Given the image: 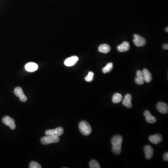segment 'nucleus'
I'll return each mask as SVG.
<instances>
[{
	"mask_svg": "<svg viewBox=\"0 0 168 168\" xmlns=\"http://www.w3.org/2000/svg\"><path fill=\"white\" fill-rule=\"evenodd\" d=\"M123 138L121 135H115L111 139L113 147H112V151L113 153L116 155H120L121 153V146H122Z\"/></svg>",
	"mask_w": 168,
	"mask_h": 168,
	"instance_id": "f257e3e1",
	"label": "nucleus"
},
{
	"mask_svg": "<svg viewBox=\"0 0 168 168\" xmlns=\"http://www.w3.org/2000/svg\"><path fill=\"white\" fill-rule=\"evenodd\" d=\"M79 129L81 134L85 136L90 135L92 131L90 125L85 121H83L79 123Z\"/></svg>",
	"mask_w": 168,
	"mask_h": 168,
	"instance_id": "f03ea898",
	"label": "nucleus"
},
{
	"mask_svg": "<svg viewBox=\"0 0 168 168\" xmlns=\"http://www.w3.org/2000/svg\"><path fill=\"white\" fill-rule=\"evenodd\" d=\"M60 138L59 136H50L46 135L42 137L41 139V142L44 145L49 144L57 143L59 142Z\"/></svg>",
	"mask_w": 168,
	"mask_h": 168,
	"instance_id": "7ed1b4c3",
	"label": "nucleus"
},
{
	"mask_svg": "<svg viewBox=\"0 0 168 168\" xmlns=\"http://www.w3.org/2000/svg\"><path fill=\"white\" fill-rule=\"evenodd\" d=\"M133 41L135 46L137 47H142L144 46L146 43V39L138 34H134V35Z\"/></svg>",
	"mask_w": 168,
	"mask_h": 168,
	"instance_id": "20e7f679",
	"label": "nucleus"
},
{
	"mask_svg": "<svg viewBox=\"0 0 168 168\" xmlns=\"http://www.w3.org/2000/svg\"><path fill=\"white\" fill-rule=\"evenodd\" d=\"M64 133V129L62 127L57 128L54 129H50L45 131L46 135L53 136H60Z\"/></svg>",
	"mask_w": 168,
	"mask_h": 168,
	"instance_id": "39448f33",
	"label": "nucleus"
},
{
	"mask_svg": "<svg viewBox=\"0 0 168 168\" xmlns=\"http://www.w3.org/2000/svg\"><path fill=\"white\" fill-rule=\"evenodd\" d=\"M16 96L19 98L21 102H24L27 101V97L24 93V91L22 88L20 87H17L15 89L13 92Z\"/></svg>",
	"mask_w": 168,
	"mask_h": 168,
	"instance_id": "423d86ee",
	"label": "nucleus"
},
{
	"mask_svg": "<svg viewBox=\"0 0 168 168\" xmlns=\"http://www.w3.org/2000/svg\"><path fill=\"white\" fill-rule=\"evenodd\" d=\"M2 122L5 125L8 126L10 129L14 130L16 128V125L14 119L10 118L9 116H5L2 119Z\"/></svg>",
	"mask_w": 168,
	"mask_h": 168,
	"instance_id": "0eeeda50",
	"label": "nucleus"
},
{
	"mask_svg": "<svg viewBox=\"0 0 168 168\" xmlns=\"http://www.w3.org/2000/svg\"><path fill=\"white\" fill-rule=\"evenodd\" d=\"M163 136L161 134H157L150 135L149 137V140L151 143L155 144H158L159 143H161L163 141Z\"/></svg>",
	"mask_w": 168,
	"mask_h": 168,
	"instance_id": "6e6552de",
	"label": "nucleus"
},
{
	"mask_svg": "<svg viewBox=\"0 0 168 168\" xmlns=\"http://www.w3.org/2000/svg\"><path fill=\"white\" fill-rule=\"evenodd\" d=\"M157 108L161 114H166L168 112V106L165 103L160 102L157 105Z\"/></svg>",
	"mask_w": 168,
	"mask_h": 168,
	"instance_id": "1a4fd4ad",
	"label": "nucleus"
},
{
	"mask_svg": "<svg viewBox=\"0 0 168 168\" xmlns=\"http://www.w3.org/2000/svg\"><path fill=\"white\" fill-rule=\"evenodd\" d=\"M78 60H79V58L78 57L72 56L65 60L64 64L67 66H72L76 65Z\"/></svg>",
	"mask_w": 168,
	"mask_h": 168,
	"instance_id": "9d476101",
	"label": "nucleus"
},
{
	"mask_svg": "<svg viewBox=\"0 0 168 168\" xmlns=\"http://www.w3.org/2000/svg\"><path fill=\"white\" fill-rule=\"evenodd\" d=\"M145 157L147 159L150 160L152 158L154 154V150L150 145H146L144 148Z\"/></svg>",
	"mask_w": 168,
	"mask_h": 168,
	"instance_id": "9b49d317",
	"label": "nucleus"
},
{
	"mask_svg": "<svg viewBox=\"0 0 168 168\" xmlns=\"http://www.w3.org/2000/svg\"><path fill=\"white\" fill-rule=\"evenodd\" d=\"M132 99V96L131 95V94H126L124 99H123V101H122V104H123V105H124V106L127 107V108H132V104L131 102Z\"/></svg>",
	"mask_w": 168,
	"mask_h": 168,
	"instance_id": "f8f14e48",
	"label": "nucleus"
},
{
	"mask_svg": "<svg viewBox=\"0 0 168 168\" xmlns=\"http://www.w3.org/2000/svg\"><path fill=\"white\" fill-rule=\"evenodd\" d=\"M135 82L138 85H142L144 83L143 73L140 70H138L136 72V77L135 79Z\"/></svg>",
	"mask_w": 168,
	"mask_h": 168,
	"instance_id": "ddd939ff",
	"label": "nucleus"
},
{
	"mask_svg": "<svg viewBox=\"0 0 168 168\" xmlns=\"http://www.w3.org/2000/svg\"><path fill=\"white\" fill-rule=\"evenodd\" d=\"M142 73H143V77L145 82L147 83L150 82L152 79V76L150 71L148 69H143Z\"/></svg>",
	"mask_w": 168,
	"mask_h": 168,
	"instance_id": "4468645a",
	"label": "nucleus"
},
{
	"mask_svg": "<svg viewBox=\"0 0 168 168\" xmlns=\"http://www.w3.org/2000/svg\"><path fill=\"white\" fill-rule=\"evenodd\" d=\"M38 65L35 63H29L25 66L26 70L29 72H33L38 69Z\"/></svg>",
	"mask_w": 168,
	"mask_h": 168,
	"instance_id": "2eb2a0df",
	"label": "nucleus"
},
{
	"mask_svg": "<svg viewBox=\"0 0 168 168\" xmlns=\"http://www.w3.org/2000/svg\"><path fill=\"white\" fill-rule=\"evenodd\" d=\"M130 49V44L128 42H123L121 44L117 47V50L120 52H125L128 51Z\"/></svg>",
	"mask_w": 168,
	"mask_h": 168,
	"instance_id": "dca6fc26",
	"label": "nucleus"
},
{
	"mask_svg": "<svg viewBox=\"0 0 168 168\" xmlns=\"http://www.w3.org/2000/svg\"><path fill=\"white\" fill-rule=\"evenodd\" d=\"M111 47L108 44H102L99 47L98 50L99 52L103 53H108L111 50Z\"/></svg>",
	"mask_w": 168,
	"mask_h": 168,
	"instance_id": "f3484780",
	"label": "nucleus"
},
{
	"mask_svg": "<svg viewBox=\"0 0 168 168\" xmlns=\"http://www.w3.org/2000/svg\"><path fill=\"white\" fill-rule=\"evenodd\" d=\"M122 100V96L119 93H116L114 94L112 98L113 102L115 104H117L121 102Z\"/></svg>",
	"mask_w": 168,
	"mask_h": 168,
	"instance_id": "a211bd4d",
	"label": "nucleus"
},
{
	"mask_svg": "<svg viewBox=\"0 0 168 168\" xmlns=\"http://www.w3.org/2000/svg\"><path fill=\"white\" fill-rule=\"evenodd\" d=\"M113 69V64L112 63H109L106 66L103 68L102 72L104 73H107L111 72Z\"/></svg>",
	"mask_w": 168,
	"mask_h": 168,
	"instance_id": "6ab92c4d",
	"label": "nucleus"
},
{
	"mask_svg": "<svg viewBox=\"0 0 168 168\" xmlns=\"http://www.w3.org/2000/svg\"><path fill=\"white\" fill-rule=\"evenodd\" d=\"M146 121L147 122L151 124H153V123H156L157 121V119L156 117L152 115L151 114L148 115V116H146Z\"/></svg>",
	"mask_w": 168,
	"mask_h": 168,
	"instance_id": "aec40b11",
	"label": "nucleus"
},
{
	"mask_svg": "<svg viewBox=\"0 0 168 168\" xmlns=\"http://www.w3.org/2000/svg\"><path fill=\"white\" fill-rule=\"evenodd\" d=\"M89 167L90 168H101V167L97 161L92 160L89 163Z\"/></svg>",
	"mask_w": 168,
	"mask_h": 168,
	"instance_id": "412c9836",
	"label": "nucleus"
},
{
	"mask_svg": "<svg viewBox=\"0 0 168 168\" xmlns=\"http://www.w3.org/2000/svg\"><path fill=\"white\" fill-rule=\"evenodd\" d=\"M93 77H94V73L92 72H89L88 75L85 78V79L87 82H92L93 80Z\"/></svg>",
	"mask_w": 168,
	"mask_h": 168,
	"instance_id": "4be33fe9",
	"label": "nucleus"
},
{
	"mask_svg": "<svg viewBox=\"0 0 168 168\" xmlns=\"http://www.w3.org/2000/svg\"><path fill=\"white\" fill-rule=\"evenodd\" d=\"M29 168H41V165L36 162H31L30 163V165H29Z\"/></svg>",
	"mask_w": 168,
	"mask_h": 168,
	"instance_id": "5701e85b",
	"label": "nucleus"
},
{
	"mask_svg": "<svg viewBox=\"0 0 168 168\" xmlns=\"http://www.w3.org/2000/svg\"><path fill=\"white\" fill-rule=\"evenodd\" d=\"M163 160L165 161H168V152H166L165 154H164L163 156Z\"/></svg>",
	"mask_w": 168,
	"mask_h": 168,
	"instance_id": "b1692460",
	"label": "nucleus"
},
{
	"mask_svg": "<svg viewBox=\"0 0 168 168\" xmlns=\"http://www.w3.org/2000/svg\"><path fill=\"white\" fill-rule=\"evenodd\" d=\"M150 112L149 110H146L144 112V115L145 116H148V115H150Z\"/></svg>",
	"mask_w": 168,
	"mask_h": 168,
	"instance_id": "393cba45",
	"label": "nucleus"
},
{
	"mask_svg": "<svg viewBox=\"0 0 168 168\" xmlns=\"http://www.w3.org/2000/svg\"><path fill=\"white\" fill-rule=\"evenodd\" d=\"M163 48L164 49L166 50H168V44H164V45H163Z\"/></svg>",
	"mask_w": 168,
	"mask_h": 168,
	"instance_id": "a878e982",
	"label": "nucleus"
},
{
	"mask_svg": "<svg viewBox=\"0 0 168 168\" xmlns=\"http://www.w3.org/2000/svg\"><path fill=\"white\" fill-rule=\"evenodd\" d=\"M168 27H167V28H166V32H168Z\"/></svg>",
	"mask_w": 168,
	"mask_h": 168,
	"instance_id": "bb28decb",
	"label": "nucleus"
}]
</instances>
